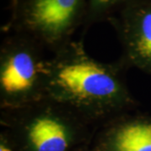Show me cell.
<instances>
[{"mask_svg": "<svg viewBox=\"0 0 151 151\" xmlns=\"http://www.w3.org/2000/svg\"><path fill=\"white\" fill-rule=\"evenodd\" d=\"M124 65L101 62L82 42L70 40L49 59L46 97L90 124L103 125L137 106L124 81Z\"/></svg>", "mask_w": 151, "mask_h": 151, "instance_id": "6da1fadb", "label": "cell"}, {"mask_svg": "<svg viewBox=\"0 0 151 151\" xmlns=\"http://www.w3.org/2000/svg\"><path fill=\"white\" fill-rule=\"evenodd\" d=\"M1 127L19 151H76L91 146L95 125L50 98L1 110Z\"/></svg>", "mask_w": 151, "mask_h": 151, "instance_id": "7a4b0ae2", "label": "cell"}, {"mask_svg": "<svg viewBox=\"0 0 151 151\" xmlns=\"http://www.w3.org/2000/svg\"><path fill=\"white\" fill-rule=\"evenodd\" d=\"M35 39L14 33L0 47V108L12 110L46 97L50 57Z\"/></svg>", "mask_w": 151, "mask_h": 151, "instance_id": "3957f363", "label": "cell"}, {"mask_svg": "<svg viewBox=\"0 0 151 151\" xmlns=\"http://www.w3.org/2000/svg\"><path fill=\"white\" fill-rule=\"evenodd\" d=\"M88 0H11L6 29L26 35L52 53L84 25Z\"/></svg>", "mask_w": 151, "mask_h": 151, "instance_id": "277c9868", "label": "cell"}, {"mask_svg": "<svg viewBox=\"0 0 151 151\" xmlns=\"http://www.w3.org/2000/svg\"><path fill=\"white\" fill-rule=\"evenodd\" d=\"M108 21L123 47L121 62L151 74V0H130Z\"/></svg>", "mask_w": 151, "mask_h": 151, "instance_id": "5b68a950", "label": "cell"}, {"mask_svg": "<svg viewBox=\"0 0 151 151\" xmlns=\"http://www.w3.org/2000/svg\"><path fill=\"white\" fill-rule=\"evenodd\" d=\"M92 147L95 151H151V116L121 114L102 125Z\"/></svg>", "mask_w": 151, "mask_h": 151, "instance_id": "8992f818", "label": "cell"}, {"mask_svg": "<svg viewBox=\"0 0 151 151\" xmlns=\"http://www.w3.org/2000/svg\"><path fill=\"white\" fill-rule=\"evenodd\" d=\"M130 0H88L84 25L109 20Z\"/></svg>", "mask_w": 151, "mask_h": 151, "instance_id": "52a82bcc", "label": "cell"}, {"mask_svg": "<svg viewBox=\"0 0 151 151\" xmlns=\"http://www.w3.org/2000/svg\"><path fill=\"white\" fill-rule=\"evenodd\" d=\"M0 151H19L4 131L0 132Z\"/></svg>", "mask_w": 151, "mask_h": 151, "instance_id": "ba28073f", "label": "cell"}, {"mask_svg": "<svg viewBox=\"0 0 151 151\" xmlns=\"http://www.w3.org/2000/svg\"><path fill=\"white\" fill-rule=\"evenodd\" d=\"M76 151H95L93 150V148L91 146H87V147H85V148H82L81 150H78Z\"/></svg>", "mask_w": 151, "mask_h": 151, "instance_id": "9c48e42d", "label": "cell"}]
</instances>
